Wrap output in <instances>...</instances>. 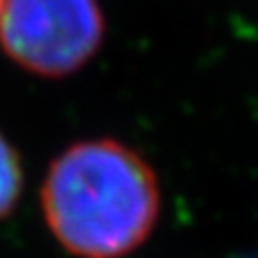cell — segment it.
Here are the masks:
<instances>
[{"instance_id": "obj_1", "label": "cell", "mask_w": 258, "mask_h": 258, "mask_svg": "<svg viewBox=\"0 0 258 258\" xmlns=\"http://www.w3.org/2000/svg\"><path fill=\"white\" fill-rule=\"evenodd\" d=\"M41 211L54 240L77 258H125L161 215L152 165L116 138L77 141L50 163Z\"/></svg>"}, {"instance_id": "obj_2", "label": "cell", "mask_w": 258, "mask_h": 258, "mask_svg": "<svg viewBox=\"0 0 258 258\" xmlns=\"http://www.w3.org/2000/svg\"><path fill=\"white\" fill-rule=\"evenodd\" d=\"M107 36L100 0H3L0 45L23 71L68 77L100 52Z\"/></svg>"}, {"instance_id": "obj_3", "label": "cell", "mask_w": 258, "mask_h": 258, "mask_svg": "<svg viewBox=\"0 0 258 258\" xmlns=\"http://www.w3.org/2000/svg\"><path fill=\"white\" fill-rule=\"evenodd\" d=\"M23 190L21 156L14 145L0 134V220L16 209Z\"/></svg>"}, {"instance_id": "obj_4", "label": "cell", "mask_w": 258, "mask_h": 258, "mask_svg": "<svg viewBox=\"0 0 258 258\" xmlns=\"http://www.w3.org/2000/svg\"><path fill=\"white\" fill-rule=\"evenodd\" d=\"M238 258H258V254H247V256H238Z\"/></svg>"}, {"instance_id": "obj_5", "label": "cell", "mask_w": 258, "mask_h": 258, "mask_svg": "<svg viewBox=\"0 0 258 258\" xmlns=\"http://www.w3.org/2000/svg\"><path fill=\"white\" fill-rule=\"evenodd\" d=\"M0 7H3V0H0Z\"/></svg>"}]
</instances>
